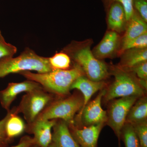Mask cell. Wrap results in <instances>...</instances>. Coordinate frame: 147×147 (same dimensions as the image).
I'll return each instance as SVG.
<instances>
[{"label":"cell","mask_w":147,"mask_h":147,"mask_svg":"<svg viewBox=\"0 0 147 147\" xmlns=\"http://www.w3.org/2000/svg\"><path fill=\"white\" fill-rule=\"evenodd\" d=\"M105 86L101 82H94L83 75L74 81L71 87V90L76 89L80 91L84 96L83 105L80 113L89 102L92 96L95 93L101 90Z\"/></svg>","instance_id":"5bb4252c"},{"label":"cell","mask_w":147,"mask_h":147,"mask_svg":"<svg viewBox=\"0 0 147 147\" xmlns=\"http://www.w3.org/2000/svg\"><path fill=\"white\" fill-rule=\"evenodd\" d=\"M17 48L14 45L7 43L0 30V59L13 57L17 52Z\"/></svg>","instance_id":"603a6c76"},{"label":"cell","mask_w":147,"mask_h":147,"mask_svg":"<svg viewBox=\"0 0 147 147\" xmlns=\"http://www.w3.org/2000/svg\"><path fill=\"white\" fill-rule=\"evenodd\" d=\"M52 144L55 147H80L73 138L66 123L61 120L53 127Z\"/></svg>","instance_id":"7c38bea8"},{"label":"cell","mask_w":147,"mask_h":147,"mask_svg":"<svg viewBox=\"0 0 147 147\" xmlns=\"http://www.w3.org/2000/svg\"><path fill=\"white\" fill-rule=\"evenodd\" d=\"M105 8L108 9L111 4L114 2L120 3L123 6L127 21L128 22L131 18L134 12L133 6V0H103Z\"/></svg>","instance_id":"cb8c5ba5"},{"label":"cell","mask_w":147,"mask_h":147,"mask_svg":"<svg viewBox=\"0 0 147 147\" xmlns=\"http://www.w3.org/2000/svg\"><path fill=\"white\" fill-rule=\"evenodd\" d=\"M83 99L74 94L59 100H53L40 114L36 119H61L68 125H74L75 114L81 110Z\"/></svg>","instance_id":"5b68a950"},{"label":"cell","mask_w":147,"mask_h":147,"mask_svg":"<svg viewBox=\"0 0 147 147\" xmlns=\"http://www.w3.org/2000/svg\"><path fill=\"white\" fill-rule=\"evenodd\" d=\"M63 52L70 57L74 63L79 65L87 78L94 82H101L108 75L106 64L96 59L89 45L72 43L63 49Z\"/></svg>","instance_id":"3957f363"},{"label":"cell","mask_w":147,"mask_h":147,"mask_svg":"<svg viewBox=\"0 0 147 147\" xmlns=\"http://www.w3.org/2000/svg\"><path fill=\"white\" fill-rule=\"evenodd\" d=\"M104 123L73 129L74 136L81 147H96L98 139Z\"/></svg>","instance_id":"9a60e30c"},{"label":"cell","mask_w":147,"mask_h":147,"mask_svg":"<svg viewBox=\"0 0 147 147\" xmlns=\"http://www.w3.org/2000/svg\"><path fill=\"white\" fill-rule=\"evenodd\" d=\"M120 38L118 33L109 31L100 43L94 49L93 54L96 59H102L113 57L118 50Z\"/></svg>","instance_id":"8fae6325"},{"label":"cell","mask_w":147,"mask_h":147,"mask_svg":"<svg viewBox=\"0 0 147 147\" xmlns=\"http://www.w3.org/2000/svg\"><path fill=\"white\" fill-rule=\"evenodd\" d=\"M113 73L115 80L104 95L109 101L118 98L144 96L145 90L140 85L139 79L129 71L121 67L114 68Z\"/></svg>","instance_id":"277c9868"},{"label":"cell","mask_w":147,"mask_h":147,"mask_svg":"<svg viewBox=\"0 0 147 147\" xmlns=\"http://www.w3.org/2000/svg\"><path fill=\"white\" fill-rule=\"evenodd\" d=\"M8 117L5 124V132L9 139L19 136L26 127L24 121L14 112L12 108L7 112Z\"/></svg>","instance_id":"d6986e66"},{"label":"cell","mask_w":147,"mask_h":147,"mask_svg":"<svg viewBox=\"0 0 147 147\" xmlns=\"http://www.w3.org/2000/svg\"><path fill=\"white\" fill-rule=\"evenodd\" d=\"M19 74L27 80L38 83L47 91L61 96L68 94L74 81L84 74L81 67L75 63L72 68L66 70L53 69L44 73L26 71Z\"/></svg>","instance_id":"6da1fadb"},{"label":"cell","mask_w":147,"mask_h":147,"mask_svg":"<svg viewBox=\"0 0 147 147\" xmlns=\"http://www.w3.org/2000/svg\"><path fill=\"white\" fill-rule=\"evenodd\" d=\"M121 132L123 134L125 147H140L139 139L132 125L125 123Z\"/></svg>","instance_id":"44dd1931"},{"label":"cell","mask_w":147,"mask_h":147,"mask_svg":"<svg viewBox=\"0 0 147 147\" xmlns=\"http://www.w3.org/2000/svg\"><path fill=\"white\" fill-rule=\"evenodd\" d=\"M48 147H55L54 146V145L53 144L51 143V144L50 145V146H49Z\"/></svg>","instance_id":"f546056e"},{"label":"cell","mask_w":147,"mask_h":147,"mask_svg":"<svg viewBox=\"0 0 147 147\" xmlns=\"http://www.w3.org/2000/svg\"><path fill=\"white\" fill-rule=\"evenodd\" d=\"M35 144L33 138L26 136L21 139L18 144L11 147H32Z\"/></svg>","instance_id":"f1b7e54d"},{"label":"cell","mask_w":147,"mask_h":147,"mask_svg":"<svg viewBox=\"0 0 147 147\" xmlns=\"http://www.w3.org/2000/svg\"><path fill=\"white\" fill-rule=\"evenodd\" d=\"M147 32V23L134 10L133 15L127 22L125 32L122 39L121 45Z\"/></svg>","instance_id":"2e32d148"},{"label":"cell","mask_w":147,"mask_h":147,"mask_svg":"<svg viewBox=\"0 0 147 147\" xmlns=\"http://www.w3.org/2000/svg\"><path fill=\"white\" fill-rule=\"evenodd\" d=\"M147 32L121 45L119 53L121 54L125 50L129 49H141L147 48Z\"/></svg>","instance_id":"7402d4cb"},{"label":"cell","mask_w":147,"mask_h":147,"mask_svg":"<svg viewBox=\"0 0 147 147\" xmlns=\"http://www.w3.org/2000/svg\"><path fill=\"white\" fill-rule=\"evenodd\" d=\"M48 60L53 70H66L71 68V58L63 51L55 53L52 57L48 58Z\"/></svg>","instance_id":"ffe728a7"},{"label":"cell","mask_w":147,"mask_h":147,"mask_svg":"<svg viewBox=\"0 0 147 147\" xmlns=\"http://www.w3.org/2000/svg\"><path fill=\"white\" fill-rule=\"evenodd\" d=\"M54 100L53 94L42 88L26 93L19 105L13 109L16 114L22 113L28 124H30Z\"/></svg>","instance_id":"8992f818"},{"label":"cell","mask_w":147,"mask_h":147,"mask_svg":"<svg viewBox=\"0 0 147 147\" xmlns=\"http://www.w3.org/2000/svg\"><path fill=\"white\" fill-rule=\"evenodd\" d=\"M120 67L128 70L139 63L147 61V48L131 49L122 53Z\"/></svg>","instance_id":"e0dca14e"},{"label":"cell","mask_w":147,"mask_h":147,"mask_svg":"<svg viewBox=\"0 0 147 147\" xmlns=\"http://www.w3.org/2000/svg\"><path fill=\"white\" fill-rule=\"evenodd\" d=\"M129 70L133 72L138 79L147 81V61L139 64L127 71Z\"/></svg>","instance_id":"4316f807"},{"label":"cell","mask_w":147,"mask_h":147,"mask_svg":"<svg viewBox=\"0 0 147 147\" xmlns=\"http://www.w3.org/2000/svg\"><path fill=\"white\" fill-rule=\"evenodd\" d=\"M52 70L48 58L39 56L28 47L16 57H9L0 59V78L10 74H19L24 71L44 73Z\"/></svg>","instance_id":"7a4b0ae2"},{"label":"cell","mask_w":147,"mask_h":147,"mask_svg":"<svg viewBox=\"0 0 147 147\" xmlns=\"http://www.w3.org/2000/svg\"><path fill=\"white\" fill-rule=\"evenodd\" d=\"M108 24L110 30L121 33L125 30L127 22L123 6L120 3L114 2L108 9Z\"/></svg>","instance_id":"4fadbf2b"},{"label":"cell","mask_w":147,"mask_h":147,"mask_svg":"<svg viewBox=\"0 0 147 147\" xmlns=\"http://www.w3.org/2000/svg\"><path fill=\"white\" fill-rule=\"evenodd\" d=\"M139 98L136 96L119 98L110 106L107 121L119 139L123 127L126 123L127 114Z\"/></svg>","instance_id":"52a82bcc"},{"label":"cell","mask_w":147,"mask_h":147,"mask_svg":"<svg viewBox=\"0 0 147 147\" xmlns=\"http://www.w3.org/2000/svg\"><path fill=\"white\" fill-rule=\"evenodd\" d=\"M133 6L134 10L147 23V0H133Z\"/></svg>","instance_id":"484cf974"},{"label":"cell","mask_w":147,"mask_h":147,"mask_svg":"<svg viewBox=\"0 0 147 147\" xmlns=\"http://www.w3.org/2000/svg\"><path fill=\"white\" fill-rule=\"evenodd\" d=\"M57 119H36L27 125L28 128L34 134L35 144L40 147H48L52 142V129Z\"/></svg>","instance_id":"30bf717a"},{"label":"cell","mask_w":147,"mask_h":147,"mask_svg":"<svg viewBox=\"0 0 147 147\" xmlns=\"http://www.w3.org/2000/svg\"><path fill=\"white\" fill-rule=\"evenodd\" d=\"M106 92L105 90H102L95 98L88 102L79 113V118L86 126L104 123L107 121V113L101 107V100Z\"/></svg>","instance_id":"ba28073f"},{"label":"cell","mask_w":147,"mask_h":147,"mask_svg":"<svg viewBox=\"0 0 147 147\" xmlns=\"http://www.w3.org/2000/svg\"><path fill=\"white\" fill-rule=\"evenodd\" d=\"M41 88L42 87L38 83L32 80L9 83L5 89L0 91V103L3 108L8 112L11 103L18 94Z\"/></svg>","instance_id":"9c48e42d"},{"label":"cell","mask_w":147,"mask_h":147,"mask_svg":"<svg viewBox=\"0 0 147 147\" xmlns=\"http://www.w3.org/2000/svg\"><path fill=\"white\" fill-rule=\"evenodd\" d=\"M133 125L139 139L140 147H147V122Z\"/></svg>","instance_id":"d4e9b609"},{"label":"cell","mask_w":147,"mask_h":147,"mask_svg":"<svg viewBox=\"0 0 147 147\" xmlns=\"http://www.w3.org/2000/svg\"><path fill=\"white\" fill-rule=\"evenodd\" d=\"M8 117V113L4 118L0 121V147L5 144L9 140L5 132V124Z\"/></svg>","instance_id":"83f0119b"},{"label":"cell","mask_w":147,"mask_h":147,"mask_svg":"<svg viewBox=\"0 0 147 147\" xmlns=\"http://www.w3.org/2000/svg\"><path fill=\"white\" fill-rule=\"evenodd\" d=\"M147 99L146 96L138 98L127 114L126 123L132 125L147 122Z\"/></svg>","instance_id":"ac0fdd59"}]
</instances>
